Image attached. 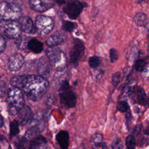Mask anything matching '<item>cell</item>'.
Returning <instances> with one entry per match:
<instances>
[{
    "instance_id": "cell-1",
    "label": "cell",
    "mask_w": 149,
    "mask_h": 149,
    "mask_svg": "<svg viewBox=\"0 0 149 149\" xmlns=\"http://www.w3.org/2000/svg\"><path fill=\"white\" fill-rule=\"evenodd\" d=\"M10 83L13 87L22 90L28 98L33 101H40L49 87L47 79L34 74L15 76L10 79Z\"/></svg>"
},
{
    "instance_id": "cell-2",
    "label": "cell",
    "mask_w": 149,
    "mask_h": 149,
    "mask_svg": "<svg viewBox=\"0 0 149 149\" xmlns=\"http://www.w3.org/2000/svg\"><path fill=\"white\" fill-rule=\"evenodd\" d=\"M47 58L57 72L63 71L67 65L66 54L59 48L48 47L45 50Z\"/></svg>"
},
{
    "instance_id": "cell-3",
    "label": "cell",
    "mask_w": 149,
    "mask_h": 149,
    "mask_svg": "<svg viewBox=\"0 0 149 149\" xmlns=\"http://www.w3.org/2000/svg\"><path fill=\"white\" fill-rule=\"evenodd\" d=\"M8 102L11 114L16 115L24 106V98L21 90L12 87L8 91Z\"/></svg>"
},
{
    "instance_id": "cell-4",
    "label": "cell",
    "mask_w": 149,
    "mask_h": 149,
    "mask_svg": "<svg viewBox=\"0 0 149 149\" xmlns=\"http://www.w3.org/2000/svg\"><path fill=\"white\" fill-rule=\"evenodd\" d=\"M22 9L19 5L13 2L0 3V20H14L21 17Z\"/></svg>"
},
{
    "instance_id": "cell-5",
    "label": "cell",
    "mask_w": 149,
    "mask_h": 149,
    "mask_svg": "<svg viewBox=\"0 0 149 149\" xmlns=\"http://www.w3.org/2000/svg\"><path fill=\"white\" fill-rule=\"evenodd\" d=\"M0 33L10 38L16 39L22 33L17 22L15 20H1Z\"/></svg>"
},
{
    "instance_id": "cell-6",
    "label": "cell",
    "mask_w": 149,
    "mask_h": 149,
    "mask_svg": "<svg viewBox=\"0 0 149 149\" xmlns=\"http://www.w3.org/2000/svg\"><path fill=\"white\" fill-rule=\"evenodd\" d=\"M54 26V20L49 16L39 15L36 19V28L41 35H45L49 33L53 29Z\"/></svg>"
},
{
    "instance_id": "cell-7",
    "label": "cell",
    "mask_w": 149,
    "mask_h": 149,
    "mask_svg": "<svg viewBox=\"0 0 149 149\" xmlns=\"http://www.w3.org/2000/svg\"><path fill=\"white\" fill-rule=\"evenodd\" d=\"M87 4L79 1H71L66 3L63 8L64 12L68 16L69 18L74 20L78 17L83 9L86 7Z\"/></svg>"
},
{
    "instance_id": "cell-8",
    "label": "cell",
    "mask_w": 149,
    "mask_h": 149,
    "mask_svg": "<svg viewBox=\"0 0 149 149\" xmlns=\"http://www.w3.org/2000/svg\"><path fill=\"white\" fill-rule=\"evenodd\" d=\"M83 42L78 38L74 39L73 44L70 51V61L73 66H77L81 58L84 54Z\"/></svg>"
},
{
    "instance_id": "cell-9",
    "label": "cell",
    "mask_w": 149,
    "mask_h": 149,
    "mask_svg": "<svg viewBox=\"0 0 149 149\" xmlns=\"http://www.w3.org/2000/svg\"><path fill=\"white\" fill-rule=\"evenodd\" d=\"M59 98L61 104L66 108H73L76 104V96L74 92L69 89L61 90Z\"/></svg>"
},
{
    "instance_id": "cell-10",
    "label": "cell",
    "mask_w": 149,
    "mask_h": 149,
    "mask_svg": "<svg viewBox=\"0 0 149 149\" xmlns=\"http://www.w3.org/2000/svg\"><path fill=\"white\" fill-rule=\"evenodd\" d=\"M45 124L42 120L34 119L31 121L29 128L25 133L24 137L27 140H31L38 136L44 129Z\"/></svg>"
},
{
    "instance_id": "cell-11",
    "label": "cell",
    "mask_w": 149,
    "mask_h": 149,
    "mask_svg": "<svg viewBox=\"0 0 149 149\" xmlns=\"http://www.w3.org/2000/svg\"><path fill=\"white\" fill-rule=\"evenodd\" d=\"M29 4L32 9L38 12H44L54 6L52 0H29Z\"/></svg>"
},
{
    "instance_id": "cell-12",
    "label": "cell",
    "mask_w": 149,
    "mask_h": 149,
    "mask_svg": "<svg viewBox=\"0 0 149 149\" xmlns=\"http://www.w3.org/2000/svg\"><path fill=\"white\" fill-rule=\"evenodd\" d=\"M37 72L39 76L43 77L50 76L51 72V65L47 57L42 56L40 58L37 65Z\"/></svg>"
},
{
    "instance_id": "cell-13",
    "label": "cell",
    "mask_w": 149,
    "mask_h": 149,
    "mask_svg": "<svg viewBox=\"0 0 149 149\" xmlns=\"http://www.w3.org/2000/svg\"><path fill=\"white\" fill-rule=\"evenodd\" d=\"M22 31L30 34H34L36 33L37 30L36 26L34 25V23L32 20L28 16H22L18 19L17 21Z\"/></svg>"
},
{
    "instance_id": "cell-14",
    "label": "cell",
    "mask_w": 149,
    "mask_h": 149,
    "mask_svg": "<svg viewBox=\"0 0 149 149\" xmlns=\"http://www.w3.org/2000/svg\"><path fill=\"white\" fill-rule=\"evenodd\" d=\"M130 94L135 102L141 105H146L147 104V97L143 88L139 86H134L130 90Z\"/></svg>"
},
{
    "instance_id": "cell-15",
    "label": "cell",
    "mask_w": 149,
    "mask_h": 149,
    "mask_svg": "<svg viewBox=\"0 0 149 149\" xmlns=\"http://www.w3.org/2000/svg\"><path fill=\"white\" fill-rule=\"evenodd\" d=\"M67 40V36L59 31L55 32L46 40V44L49 47H54L56 45H62Z\"/></svg>"
},
{
    "instance_id": "cell-16",
    "label": "cell",
    "mask_w": 149,
    "mask_h": 149,
    "mask_svg": "<svg viewBox=\"0 0 149 149\" xmlns=\"http://www.w3.org/2000/svg\"><path fill=\"white\" fill-rule=\"evenodd\" d=\"M18 123L22 126H24L28 124L32 120L33 117V113L30 107L24 106L17 112Z\"/></svg>"
},
{
    "instance_id": "cell-17",
    "label": "cell",
    "mask_w": 149,
    "mask_h": 149,
    "mask_svg": "<svg viewBox=\"0 0 149 149\" xmlns=\"http://www.w3.org/2000/svg\"><path fill=\"white\" fill-rule=\"evenodd\" d=\"M29 149H49V146L47 140L38 135L30 140Z\"/></svg>"
},
{
    "instance_id": "cell-18",
    "label": "cell",
    "mask_w": 149,
    "mask_h": 149,
    "mask_svg": "<svg viewBox=\"0 0 149 149\" xmlns=\"http://www.w3.org/2000/svg\"><path fill=\"white\" fill-rule=\"evenodd\" d=\"M24 58L21 54H16L10 56L8 61V68L11 71H17L22 67Z\"/></svg>"
},
{
    "instance_id": "cell-19",
    "label": "cell",
    "mask_w": 149,
    "mask_h": 149,
    "mask_svg": "<svg viewBox=\"0 0 149 149\" xmlns=\"http://www.w3.org/2000/svg\"><path fill=\"white\" fill-rule=\"evenodd\" d=\"M56 140L62 149L68 148L69 144V134L67 131H59L56 136Z\"/></svg>"
},
{
    "instance_id": "cell-20",
    "label": "cell",
    "mask_w": 149,
    "mask_h": 149,
    "mask_svg": "<svg viewBox=\"0 0 149 149\" xmlns=\"http://www.w3.org/2000/svg\"><path fill=\"white\" fill-rule=\"evenodd\" d=\"M43 44L42 42L37 40L36 38H33L30 40L27 45V47L32 52L39 54L42 52L43 49Z\"/></svg>"
},
{
    "instance_id": "cell-21",
    "label": "cell",
    "mask_w": 149,
    "mask_h": 149,
    "mask_svg": "<svg viewBox=\"0 0 149 149\" xmlns=\"http://www.w3.org/2000/svg\"><path fill=\"white\" fill-rule=\"evenodd\" d=\"M134 22L139 27L145 26L148 22L147 16L143 12L138 13L134 17Z\"/></svg>"
},
{
    "instance_id": "cell-22",
    "label": "cell",
    "mask_w": 149,
    "mask_h": 149,
    "mask_svg": "<svg viewBox=\"0 0 149 149\" xmlns=\"http://www.w3.org/2000/svg\"><path fill=\"white\" fill-rule=\"evenodd\" d=\"M102 135L101 133H97L92 136L91 141L95 146L101 147L102 149H107L106 144L102 141Z\"/></svg>"
},
{
    "instance_id": "cell-23",
    "label": "cell",
    "mask_w": 149,
    "mask_h": 149,
    "mask_svg": "<svg viewBox=\"0 0 149 149\" xmlns=\"http://www.w3.org/2000/svg\"><path fill=\"white\" fill-rule=\"evenodd\" d=\"M15 149H27L28 140L24 137H22L17 139L14 143Z\"/></svg>"
},
{
    "instance_id": "cell-24",
    "label": "cell",
    "mask_w": 149,
    "mask_h": 149,
    "mask_svg": "<svg viewBox=\"0 0 149 149\" xmlns=\"http://www.w3.org/2000/svg\"><path fill=\"white\" fill-rule=\"evenodd\" d=\"M77 27V24L75 22L64 20L62 22L63 29L68 32H72Z\"/></svg>"
},
{
    "instance_id": "cell-25",
    "label": "cell",
    "mask_w": 149,
    "mask_h": 149,
    "mask_svg": "<svg viewBox=\"0 0 149 149\" xmlns=\"http://www.w3.org/2000/svg\"><path fill=\"white\" fill-rule=\"evenodd\" d=\"M19 132V124L17 121L14 120L10 124V135L11 137L15 136Z\"/></svg>"
},
{
    "instance_id": "cell-26",
    "label": "cell",
    "mask_w": 149,
    "mask_h": 149,
    "mask_svg": "<svg viewBox=\"0 0 149 149\" xmlns=\"http://www.w3.org/2000/svg\"><path fill=\"white\" fill-rule=\"evenodd\" d=\"M101 63L100 58L97 56H91L88 59V65L92 69H96Z\"/></svg>"
},
{
    "instance_id": "cell-27",
    "label": "cell",
    "mask_w": 149,
    "mask_h": 149,
    "mask_svg": "<svg viewBox=\"0 0 149 149\" xmlns=\"http://www.w3.org/2000/svg\"><path fill=\"white\" fill-rule=\"evenodd\" d=\"M146 62L145 60L142 59H140L136 61L134 66L135 70L137 72L144 71V69H146Z\"/></svg>"
},
{
    "instance_id": "cell-28",
    "label": "cell",
    "mask_w": 149,
    "mask_h": 149,
    "mask_svg": "<svg viewBox=\"0 0 149 149\" xmlns=\"http://www.w3.org/2000/svg\"><path fill=\"white\" fill-rule=\"evenodd\" d=\"M17 41L16 42V45H17L18 48H20L21 49H23L27 47V39L25 37H20V36L17 38Z\"/></svg>"
},
{
    "instance_id": "cell-29",
    "label": "cell",
    "mask_w": 149,
    "mask_h": 149,
    "mask_svg": "<svg viewBox=\"0 0 149 149\" xmlns=\"http://www.w3.org/2000/svg\"><path fill=\"white\" fill-rule=\"evenodd\" d=\"M126 146L128 149H134L136 146V141L133 135L129 134L126 139Z\"/></svg>"
},
{
    "instance_id": "cell-30",
    "label": "cell",
    "mask_w": 149,
    "mask_h": 149,
    "mask_svg": "<svg viewBox=\"0 0 149 149\" xmlns=\"http://www.w3.org/2000/svg\"><path fill=\"white\" fill-rule=\"evenodd\" d=\"M116 108L119 112H125L129 109V106L126 101H121L118 102L116 105Z\"/></svg>"
},
{
    "instance_id": "cell-31",
    "label": "cell",
    "mask_w": 149,
    "mask_h": 149,
    "mask_svg": "<svg viewBox=\"0 0 149 149\" xmlns=\"http://www.w3.org/2000/svg\"><path fill=\"white\" fill-rule=\"evenodd\" d=\"M120 79H121V74L120 72H116L115 73L111 79V82L112 84H113V86H117L118 84L119 83L120 81Z\"/></svg>"
},
{
    "instance_id": "cell-32",
    "label": "cell",
    "mask_w": 149,
    "mask_h": 149,
    "mask_svg": "<svg viewBox=\"0 0 149 149\" xmlns=\"http://www.w3.org/2000/svg\"><path fill=\"white\" fill-rule=\"evenodd\" d=\"M55 101H56V98L54 94L48 95L44 100L45 104L48 106L53 105L55 104Z\"/></svg>"
},
{
    "instance_id": "cell-33",
    "label": "cell",
    "mask_w": 149,
    "mask_h": 149,
    "mask_svg": "<svg viewBox=\"0 0 149 149\" xmlns=\"http://www.w3.org/2000/svg\"><path fill=\"white\" fill-rule=\"evenodd\" d=\"M109 58L111 63H114L118 58V51L115 48H111L109 51Z\"/></svg>"
},
{
    "instance_id": "cell-34",
    "label": "cell",
    "mask_w": 149,
    "mask_h": 149,
    "mask_svg": "<svg viewBox=\"0 0 149 149\" xmlns=\"http://www.w3.org/2000/svg\"><path fill=\"white\" fill-rule=\"evenodd\" d=\"M123 144L120 139L115 140L111 145V149H123Z\"/></svg>"
},
{
    "instance_id": "cell-35",
    "label": "cell",
    "mask_w": 149,
    "mask_h": 149,
    "mask_svg": "<svg viewBox=\"0 0 149 149\" xmlns=\"http://www.w3.org/2000/svg\"><path fill=\"white\" fill-rule=\"evenodd\" d=\"M7 92V86L4 81H0V97L4 96Z\"/></svg>"
},
{
    "instance_id": "cell-36",
    "label": "cell",
    "mask_w": 149,
    "mask_h": 149,
    "mask_svg": "<svg viewBox=\"0 0 149 149\" xmlns=\"http://www.w3.org/2000/svg\"><path fill=\"white\" fill-rule=\"evenodd\" d=\"M6 47V42L5 39L0 35V54L2 53Z\"/></svg>"
},
{
    "instance_id": "cell-37",
    "label": "cell",
    "mask_w": 149,
    "mask_h": 149,
    "mask_svg": "<svg viewBox=\"0 0 149 149\" xmlns=\"http://www.w3.org/2000/svg\"><path fill=\"white\" fill-rule=\"evenodd\" d=\"M125 119H126V124L127 126L128 127L130 122H131V119H132V115H131V113L130 112H128L126 113Z\"/></svg>"
},
{
    "instance_id": "cell-38",
    "label": "cell",
    "mask_w": 149,
    "mask_h": 149,
    "mask_svg": "<svg viewBox=\"0 0 149 149\" xmlns=\"http://www.w3.org/2000/svg\"><path fill=\"white\" fill-rule=\"evenodd\" d=\"M141 130V125H137L134 127L133 129V133L135 134H137L140 132Z\"/></svg>"
},
{
    "instance_id": "cell-39",
    "label": "cell",
    "mask_w": 149,
    "mask_h": 149,
    "mask_svg": "<svg viewBox=\"0 0 149 149\" xmlns=\"http://www.w3.org/2000/svg\"><path fill=\"white\" fill-rule=\"evenodd\" d=\"M55 1L59 5H63L65 3V0H55Z\"/></svg>"
},
{
    "instance_id": "cell-40",
    "label": "cell",
    "mask_w": 149,
    "mask_h": 149,
    "mask_svg": "<svg viewBox=\"0 0 149 149\" xmlns=\"http://www.w3.org/2000/svg\"><path fill=\"white\" fill-rule=\"evenodd\" d=\"M3 125V119L2 118V117L0 116V127H2Z\"/></svg>"
},
{
    "instance_id": "cell-41",
    "label": "cell",
    "mask_w": 149,
    "mask_h": 149,
    "mask_svg": "<svg viewBox=\"0 0 149 149\" xmlns=\"http://www.w3.org/2000/svg\"><path fill=\"white\" fill-rule=\"evenodd\" d=\"M136 1L137 3H141L143 1V0H136Z\"/></svg>"
}]
</instances>
